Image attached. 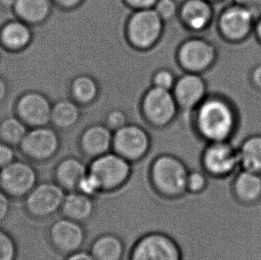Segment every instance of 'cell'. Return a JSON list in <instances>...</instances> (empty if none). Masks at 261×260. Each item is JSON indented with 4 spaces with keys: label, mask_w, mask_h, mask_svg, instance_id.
<instances>
[{
    "label": "cell",
    "mask_w": 261,
    "mask_h": 260,
    "mask_svg": "<svg viewBox=\"0 0 261 260\" xmlns=\"http://www.w3.org/2000/svg\"><path fill=\"white\" fill-rule=\"evenodd\" d=\"M38 183V171L29 162L15 160L0 169V189L11 199H24Z\"/></svg>",
    "instance_id": "52a82bcc"
},
{
    "label": "cell",
    "mask_w": 261,
    "mask_h": 260,
    "mask_svg": "<svg viewBox=\"0 0 261 260\" xmlns=\"http://www.w3.org/2000/svg\"><path fill=\"white\" fill-rule=\"evenodd\" d=\"M32 32L28 23L20 19L7 21L0 29V43L5 49L19 52L32 42Z\"/></svg>",
    "instance_id": "ffe728a7"
},
{
    "label": "cell",
    "mask_w": 261,
    "mask_h": 260,
    "mask_svg": "<svg viewBox=\"0 0 261 260\" xmlns=\"http://www.w3.org/2000/svg\"><path fill=\"white\" fill-rule=\"evenodd\" d=\"M76 191H78L82 194H86L88 196L92 197L94 199L102 193V187L99 183L98 180L96 179V177L89 171L86 174V176L80 182L78 188Z\"/></svg>",
    "instance_id": "4dcf8cb0"
},
{
    "label": "cell",
    "mask_w": 261,
    "mask_h": 260,
    "mask_svg": "<svg viewBox=\"0 0 261 260\" xmlns=\"http://www.w3.org/2000/svg\"><path fill=\"white\" fill-rule=\"evenodd\" d=\"M88 171L98 180L103 192L118 190L127 184L132 173L131 162L114 151L91 160Z\"/></svg>",
    "instance_id": "3957f363"
},
{
    "label": "cell",
    "mask_w": 261,
    "mask_h": 260,
    "mask_svg": "<svg viewBox=\"0 0 261 260\" xmlns=\"http://www.w3.org/2000/svg\"><path fill=\"white\" fill-rule=\"evenodd\" d=\"M95 199L82 194L78 191L67 192L60 212L64 218L84 223L93 217L95 213Z\"/></svg>",
    "instance_id": "7402d4cb"
},
{
    "label": "cell",
    "mask_w": 261,
    "mask_h": 260,
    "mask_svg": "<svg viewBox=\"0 0 261 260\" xmlns=\"http://www.w3.org/2000/svg\"><path fill=\"white\" fill-rule=\"evenodd\" d=\"M154 9L163 21H170L176 16L179 7L176 0H158Z\"/></svg>",
    "instance_id": "1f68e13d"
},
{
    "label": "cell",
    "mask_w": 261,
    "mask_h": 260,
    "mask_svg": "<svg viewBox=\"0 0 261 260\" xmlns=\"http://www.w3.org/2000/svg\"><path fill=\"white\" fill-rule=\"evenodd\" d=\"M7 95V85L3 77L0 76V103L3 102Z\"/></svg>",
    "instance_id": "60d3db41"
},
{
    "label": "cell",
    "mask_w": 261,
    "mask_h": 260,
    "mask_svg": "<svg viewBox=\"0 0 261 260\" xmlns=\"http://www.w3.org/2000/svg\"><path fill=\"white\" fill-rule=\"evenodd\" d=\"M189 172L185 162L171 154L160 155L154 159L149 170L152 187L165 198L176 199L187 194V178Z\"/></svg>",
    "instance_id": "7a4b0ae2"
},
{
    "label": "cell",
    "mask_w": 261,
    "mask_h": 260,
    "mask_svg": "<svg viewBox=\"0 0 261 260\" xmlns=\"http://www.w3.org/2000/svg\"><path fill=\"white\" fill-rule=\"evenodd\" d=\"M240 169L261 174V135H252L237 148Z\"/></svg>",
    "instance_id": "d4e9b609"
},
{
    "label": "cell",
    "mask_w": 261,
    "mask_h": 260,
    "mask_svg": "<svg viewBox=\"0 0 261 260\" xmlns=\"http://www.w3.org/2000/svg\"><path fill=\"white\" fill-rule=\"evenodd\" d=\"M129 260H183L179 245L166 233L152 232L135 243Z\"/></svg>",
    "instance_id": "ba28073f"
},
{
    "label": "cell",
    "mask_w": 261,
    "mask_h": 260,
    "mask_svg": "<svg viewBox=\"0 0 261 260\" xmlns=\"http://www.w3.org/2000/svg\"><path fill=\"white\" fill-rule=\"evenodd\" d=\"M28 130V127L18 117H8L0 123V141L19 147Z\"/></svg>",
    "instance_id": "4316f807"
},
{
    "label": "cell",
    "mask_w": 261,
    "mask_h": 260,
    "mask_svg": "<svg viewBox=\"0 0 261 260\" xmlns=\"http://www.w3.org/2000/svg\"><path fill=\"white\" fill-rule=\"evenodd\" d=\"M71 93L77 102L88 103L97 96L98 85L91 76L85 74L80 75L72 80Z\"/></svg>",
    "instance_id": "83f0119b"
},
{
    "label": "cell",
    "mask_w": 261,
    "mask_h": 260,
    "mask_svg": "<svg viewBox=\"0 0 261 260\" xmlns=\"http://www.w3.org/2000/svg\"><path fill=\"white\" fill-rule=\"evenodd\" d=\"M178 11L185 25L195 32L206 28L213 15L212 7L208 0H186Z\"/></svg>",
    "instance_id": "44dd1931"
},
{
    "label": "cell",
    "mask_w": 261,
    "mask_h": 260,
    "mask_svg": "<svg viewBox=\"0 0 261 260\" xmlns=\"http://www.w3.org/2000/svg\"><path fill=\"white\" fill-rule=\"evenodd\" d=\"M18 247L10 232L0 227V260H17Z\"/></svg>",
    "instance_id": "f546056e"
},
{
    "label": "cell",
    "mask_w": 261,
    "mask_h": 260,
    "mask_svg": "<svg viewBox=\"0 0 261 260\" xmlns=\"http://www.w3.org/2000/svg\"><path fill=\"white\" fill-rule=\"evenodd\" d=\"M201 168L210 177L224 179L240 169L237 147L230 141L208 143L202 151Z\"/></svg>",
    "instance_id": "277c9868"
},
{
    "label": "cell",
    "mask_w": 261,
    "mask_h": 260,
    "mask_svg": "<svg viewBox=\"0 0 261 260\" xmlns=\"http://www.w3.org/2000/svg\"><path fill=\"white\" fill-rule=\"evenodd\" d=\"M52 105L40 92L30 91L18 99L16 114L27 127H44L51 122Z\"/></svg>",
    "instance_id": "4fadbf2b"
},
{
    "label": "cell",
    "mask_w": 261,
    "mask_h": 260,
    "mask_svg": "<svg viewBox=\"0 0 261 260\" xmlns=\"http://www.w3.org/2000/svg\"><path fill=\"white\" fill-rule=\"evenodd\" d=\"M88 172V165L82 159L69 156L58 162L54 169V181L66 192L77 190L79 184Z\"/></svg>",
    "instance_id": "d6986e66"
},
{
    "label": "cell",
    "mask_w": 261,
    "mask_h": 260,
    "mask_svg": "<svg viewBox=\"0 0 261 260\" xmlns=\"http://www.w3.org/2000/svg\"><path fill=\"white\" fill-rule=\"evenodd\" d=\"M231 191L234 200L244 206L261 200V174L240 169L233 175Z\"/></svg>",
    "instance_id": "e0dca14e"
},
{
    "label": "cell",
    "mask_w": 261,
    "mask_h": 260,
    "mask_svg": "<svg viewBox=\"0 0 261 260\" xmlns=\"http://www.w3.org/2000/svg\"><path fill=\"white\" fill-rule=\"evenodd\" d=\"M64 260H95V258L92 256L90 251H86L82 249L76 252L69 254Z\"/></svg>",
    "instance_id": "74e56055"
},
{
    "label": "cell",
    "mask_w": 261,
    "mask_h": 260,
    "mask_svg": "<svg viewBox=\"0 0 261 260\" xmlns=\"http://www.w3.org/2000/svg\"><path fill=\"white\" fill-rule=\"evenodd\" d=\"M48 238L57 251L67 256L82 250L85 243V229L82 223L63 217L50 225Z\"/></svg>",
    "instance_id": "8fae6325"
},
{
    "label": "cell",
    "mask_w": 261,
    "mask_h": 260,
    "mask_svg": "<svg viewBox=\"0 0 261 260\" xmlns=\"http://www.w3.org/2000/svg\"><path fill=\"white\" fill-rule=\"evenodd\" d=\"M208 1H219V0H208Z\"/></svg>",
    "instance_id": "ee69618b"
},
{
    "label": "cell",
    "mask_w": 261,
    "mask_h": 260,
    "mask_svg": "<svg viewBox=\"0 0 261 260\" xmlns=\"http://www.w3.org/2000/svg\"><path fill=\"white\" fill-rule=\"evenodd\" d=\"M206 84L197 73L187 72L180 76L174 85L173 95L176 103L183 109H193L204 100Z\"/></svg>",
    "instance_id": "2e32d148"
},
{
    "label": "cell",
    "mask_w": 261,
    "mask_h": 260,
    "mask_svg": "<svg viewBox=\"0 0 261 260\" xmlns=\"http://www.w3.org/2000/svg\"><path fill=\"white\" fill-rule=\"evenodd\" d=\"M176 99L170 90L152 87L143 99V113L156 127H163L172 120L176 113Z\"/></svg>",
    "instance_id": "7c38bea8"
},
{
    "label": "cell",
    "mask_w": 261,
    "mask_h": 260,
    "mask_svg": "<svg viewBox=\"0 0 261 260\" xmlns=\"http://www.w3.org/2000/svg\"><path fill=\"white\" fill-rule=\"evenodd\" d=\"M89 251L95 260H122L125 244L116 235L103 233L93 241Z\"/></svg>",
    "instance_id": "603a6c76"
},
{
    "label": "cell",
    "mask_w": 261,
    "mask_h": 260,
    "mask_svg": "<svg viewBox=\"0 0 261 260\" xmlns=\"http://www.w3.org/2000/svg\"><path fill=\"white\" fill-rule=\"evenodd\" d=\"M11 200L10 197L0 189V225L7 220L10 214Z\"/></svg>",
    "instance_id": "d590c367"
},
{
    "label": "cell",
    "mask_w": 261,
    "mask_h": 260,
    "mask_svg": "<svg viewBox=\"0 0 261 260\" xmlns=\"http://www.w3.org/2000/svg\"><path fill=\"white\" fill-rule=\"evenodd\" d=\"M112 130L102 125H94L82 133L80 139V147L82 153L88 158H97L113 149Z\"/></svg>",
    "instance_id": "ac0fdd59"
},
{
    "label": "cell",
    "mask_w": 261,
    "mask_h": 260,
    "mask_svg": "<svg viewBox=\"0 0 261 260\" xmlns=\"http://www.w3.org/2000/svg\"><path fill=\"white\" fill-rule=\"evenodd\" d=\"M153 87L163 88L166 90L173 89L174 85L176 83L174 73L170 70L162 69L157 70L152 77Z\"/></svg>",
    "instance_id": "d6a6232c"
},
{
    "label": "cell",
    "mask_w": 261,
    "mask_h": 260,
    "mask_svg": "<svg viewBox=\"0 0 261 260\" xmlns=\"http://www.w3.org/2000/svg\"><path fill=\"white\" fill-rule=\"evenodd\" d=\"M163 20L154 8L136 11L127 21V39L138 49H148L162 35Z\"/></svg>",
    "instance_id": "8992f818"
},
{
    "label": "cell",
    "mask_w": 261,
    "mask_h": 260,
    "mask_svg": "<svg viewBox=\"0 0 261 260\" xmlns=\"http://www.w3.org/2000/svg\"><path fill=\"white\" fill-rule=\"evenodd\" d=\"M17 0H0V5L4 7H7V8H13L14 5L16 4Z\"/></svg>",
    "instance_id": "b9f144b4"
},
{
    "label": "cell",
    "mask_w": 261,
    "mask_h": 260,
    "mask_svg": "<svg viewBox=\"0 0 261 260\" xmlns=\"http://www.w3.org/2000/svg\"><path fill=\"white\" fill-rule=\"evenodd\" d=\"M254 26V15L247 7L236 5L227 7L220 14L219 27L223 37L232 42L247 38Z\"/></svg>",
    "instance_id": "5bb4252c"
},
{
    "label": "cell",
    "mask_w": 261,
    "mask_h": 260,
    "mask_svg": "<svg viewBox=\"0 0 261 260\" xmlns=\"http://www.w3.org/2000/svg\"><path fill=\"white\" fill-rule=\"evenodd\" d=\"M158 0H125V2L136 9H145V8H152L155 6Z\"/></svg>",
    "instance_id": "8d00e7d4"
},
{
    "label": "cell",
    "mask_w": 261,
    "mask_h": 260,
    "mask_svg": "<svg viewBox=\"0 0 261 260\" xmlns=\"http://www.w3.org/2000/svg\"><path fill=\"white\" fill-rule=\"evenodd\" d=\"M60 7L64 8H72L82 3V0H56Z\"/></svg>",
    "instance_id": "ab89813d"
},
{
    "label": "cell",
    "mask_w": 261,
    "mask_h": 260,
    "mask_svg": "<svg viewBox=\"0 0 261 260\" xmlns=\"http://www.w3.org/2000/svg\"><path fill=\"white\" fill-rule=\"evenodd\" d=\"M196 120L199 133L208 143L230 141L237 127L233 106L219 97L204 99L198 107Z\"/></svg>",
    "instance_id": "6da1fadb"
},
{
    "label": "cell",
    "mask_w": 261,
    "mask_h": 260,
    "mask_svg": "<svg viewBox=\"0 0 261 260\" xmlns=\"http://www.w3.org/2000/svg\"><path fill=\"white\" fill-rule=\"evenodd\" d=\"M66 191L55 181L38 183L25 197L27 214L35 219H46L61 211Z\"/></svg>",
    "instance_id": "5b68a950"
},
{
    "label": "cell",
    "mask_w": 261,
    "mask_h": 260,
    "mask_svg": "<svg viewBox=\"0 0 261 260\" xmlns=\"http://www.w3.org/2000/svg\"><path fill=\"white\" fill-rule=\"evenodd\" d=\"M255 32H256V36L258 38V40L261 42V18L258 20L256 24H255Z\"/></svg>",
    "instance_id": "7bdbcfd3"
},
{
    "label": "cell",
    "mask_w": 261,
    "mask_h": 260,
    "mask_svg": "<svg viewBox=\"0 0 261 260\" xmlns=\"http://www.w3.org/2000/svg\"><path fill=\"white\" fill-rule=\"evenodd\" d=\"M215 58V47L202 39H189L178 50L180 65L188 72L198 73L207 70Z\"/></svg>",
    "instance_id": "9a60e30c"
},
{
    "label": "cell",
    "mask_w": 261,
    "mask_h": 260,
    "mask_svg": "<svg viewBox=\"0 0 261 260\" xmlns=\"http://www.w3.org/2000/svg\"><path fill=\"white\" fill-rule=\"evenodd\" d=\"M81 111L79 106L69 99H62L52 106L51 122L59 128H70L79 121Z\"/></svg>",
    "instance_id": "484cf974"
},
{
    "label": "cell",
    "mask_w": 261,
    "mask_h": 260,
    "mask_svg": "<svg viewBox=\"0 0 261 260\" xmlns=\"http://www.w3.org/2000/svg\"><path fill=\"white\" fill-rule=\"evenodd\" d=\"M16 160L14 146L0 141V169L6 168Z\"/></svg>",
    "instance_id": "e575fe53"
},
{
    "label": "cell",
    "mask_w": 261,
    "mask_h": 260,
    "mask_svg": "<svg viewBox=\"0 0 261 260\" xmlns=\"http://www.w3.org/2000/svg\"><path fill=\"white\" fill-rule=\"evenodd\" d=\"M126 125H127V116L122 110H112L107 113L106 126L112 131H116Z\"/></svg>",
    "instance_id": "836d02e7"
},
{
    "label": "cell",
    "mask_w": 261,
    "mask_h": 260,
    "mask_svg": "<svg viewBox=\"0 0 261 260\" xmlns=\"http://www.w3.org/2000/svg\"><path fill=\"white\" fill-rule=\"evenodd\" d=\"M251 80L252 84L261 89V64H258L251 70Z\"/></svg>",
    "instance_id": "f35d334b"
},
{
    "label": "cell",
    "mask_w": 261,
    "mask_h": 260,
    "mask_svg": "<svg viewBox=\"0 0 261 260\" xmlns=\"http://www.w3.org/2000/svg\"><path fill=\"white\" fill-rule=\"evenodd\" d=\"M18 19L28 24H39L49 16L50 0H17L13 7Z\"/></svg>",
    "instance_id": "cb8c5ba5"
},
{
    "label": "cell",
    "mask_w": 261,
    "mask_h": 260,
    "mask_svg": "<svg viewBox=\"0 0 261 260\" xmlns=\"http://www.w3.org/2000/svg\"><path fill=\"white\" fill-rule=\"evenodd\" d=\"M208 177L204 170H189L187 178V191L189 194L203 193L208 186Z\"/></svg>",
    "instance_id": "f1b7e54d"
},
{
    "label": "cell",
    "mask_w": 261,
    "mask_h": 260,
    "mask_svg": "<svg viewBox=\"0 0 261 260\" xmlns=\"http://www.w3.org/2000/svg\"><path fill=\"white\" fill-rule=\"evenodd\" d=\"M150 146L148 133L138 125L127 124L113 134V151L131 163L145 158Z\"/></svg>",
    "instance_id": "30bf717a"
},
{
    "label": "cell",
    "mask_w": 261,
    "mask_h": 260,
    "mask_svg": "<svg viewBox=\"0 0 261 260\" xmlns=\"http://www.w3.org/2000/svg\"><path fill=\"white\" fill-rule=\"evenodd\" d=\"M21 153L34 162H46L56 156L60 148V139L56 130L44 127L28 130L19 145Z\"/></svg>",
    "instance_id": "9c48e42d"
}]
</instances>
